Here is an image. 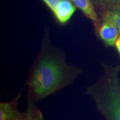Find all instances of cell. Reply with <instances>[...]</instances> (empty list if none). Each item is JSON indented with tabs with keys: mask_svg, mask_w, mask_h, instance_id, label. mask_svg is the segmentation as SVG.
Masks as SVG:
<instances>
[{
	"mask_svg": "<svg viewBox=\"0 0 120 120\" xmlns=\"http://www.w3.org/2000/svg\"><path fill=\"white\" fill-rule=\"evenodd\" d=\"M68 68L56 55L42 54L30 79V87L37 98L49 96L60 90L67 79Z\"/></svg>",
	"mask_w": 120,
	"mask_h": 120,
	"instance_id": "obj_1",
	"label": "cell"
},
{
	"mask_svg": "<svg viewBox=\"0 0 120 120\" xmlns=\"http://www.w3.org/2000/svg\"><path fill=\"white\" fill-rule=\"evenodd\" d=\"M101 92L90 87L88 94L96 100L107 120H120V83L117 75L112 73Z\"/></svg>",
	"mask_w": 120,
	"mask_h": 120,
	"instance_id": "obj_2",
	"label": "cell"
},
{
	"mask_svg": "<svg viewBox=\"0 0 120 120\" xmlns=\"http://www.w3.org/2000/svg\"><path fill=\"white\" fill-rule=\"evenodd\" d=\"M119 31L111 15L107 12L103 17L99 29V34L102 40L109 46L115 45L118 38Z\"/></svg>",
	"mask_w": 120,
	"mask_h": 120,
	"instance_id": "obj_3",
	"label": "cell"
},
{
	"mask_svg": "<svg viewBox=\"0 0 120 120\" xmlns=\"http://www.w3.org/2000/svg\"><path fill=\"white\" fill-rule=\"evenodd\" d=\"M17 98L12 101L2 102L0 104V120H24L26 112H21L17 109Z\"/></svg>",
	"mask_w": 120,
	"mask_h": 120,
	"instance_id": "obj_4",
	"label": "cell"
},
{
	"mask_svg": "<svg viewBox=\"0 0 120 120\" xmlns=\"http://www.w3.org/2000/svg\"><path fill=\"white\" fill-rule=\"evenodd\" d=\"M71 0H60L52 12L61 23H65L71 19L76 10Z\"/></svg>",
	"mask_w": 120,
	"mask_h": 120,
	"instance_id": "obj_5",
	"label": "cell"
},
{
	"mask_svg": "<svg viewBox=\"0 0 120 120\" xmlns=\"http://www.w3.org/2000/svg\"><path fill=\"white\" fill-rule=\"evenodd\" d=\"M75 6L94 23L98 22V17L91 0H71Z\"/></svg>",
	"mask_w": 120,
	"mask_h": 120,
	"instance_id": "obj_6",
	"label": "cell"
},
{
	"mask_svg": "<svg viewBox=\"0 0 120 120\" xmlns=\"http://www.w3.org/2000/svg\"><path fill=\"white\" fill-rule=\"evenodd\" d=\"M108 12L116 22L120 34V5L112 6L109 8Z\"/></svg>",
	"mask_w": 120,
	"mask_h": 120,
	"instance_id": "obj_7",
	"label": "cell"
},
{
	"mask_svg": "<svg viewBox=\"0 0 120 120\" xmlns=\"http://www.w3.org/2000/svg\"><path fill=\"white\" fill-rule=\"evenodd\" d=\"M38 111L34 105L29 104L27 109L26 117L24 120H36Z\"/></svg>",
	"mask_w": 120,
	"mask_h": 120,
	"instance_id": "obj_8",
	"label": "cell"
},
{
	"mask_svg": "<svg viewBox=\"0 0 120 120\" xmlns=\"http://www.w3.org/2000/svg\"><path fill=\"white\" fill-rule=\"evenodd\" d=\"M52 12L55 10L60 0H42Z\"/></svg>",
	"mask_w": 120,
	"mask_h": 120,
	"instance_id": "obj_9",
	"label": "cell"
},
{
	"mask_svg": "<svg viewBox=\"0 0 120 120\" xmlns=\"http://www.w3.org/2000/svg\"><path fill=\"white\" fill-rule=\"evenodd\" d=\"M92 2H96L100 4H109L111 3V0H91Z\"/></svg>",
	"mask_w": 120,
	"mask_h": 120,
	"instance_id": "obj_10",
	"label": "cell"
},
{
	"mask_svg": "<svg viewBox=\"0 0 120 120\" xmlns=\"http://www.w3.org/2000/svg\"><path fill=\"white\" fill-rule=\"evenodd\" d=\"M36 120H44V118H43L42 113H41L40 111H38V113H37V117Z\"/></svg>",
	"mask_w": 120,
	"mask_h": 120,
	"instance_id": "obj_11",
	"label": "cell"
},
{
	"mask_svg": "<svg viewBox=\"0 0 120 120\" xmlns=\"http://www.w3.org/2000/svg\"><path fill=\"white\" fill-rule=\"evenodd\" d=\"M115 45H116L117 49L118 51L119 52V53L120 54V37H118V38L117 39V40Z\"/></svg>",
	"mask_w": 120,
	"mask_h": 120,
	"instance_id": "obj_12",
	"label": "cell"
},
{
	"mask_svg": "<svg viewBox=\"0 0 120 120\" xmlns=\"http://www.w3.org/2000/svg\"><path fill=\"white\" fill-rule=\"evenodd\" d=\"M120 3V0H111V4H114L113 6L118 5V4Z\"/></svg>",
	"mask_w": 120,
	"mask_h": 120,
	"instance_id": "obj_13",
	"label": "cell"
}]
</instances>
